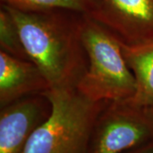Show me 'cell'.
I'll use <instances>...</instances> for the list:
<instances>
[{"label": "cell", "instance_id": "cell-1", "mask_svg": "<svg viewBox=\"0 0 153 153\" xmlns=\"http://www.w3.org/2000/svg\"><path fill=\"white\" fill-rule=\"evenodd\" d=\"M4 6L16 24L29 59L42 71L49 88L76 87L88 67L81 38L84 15L62 10L22 11Z\"/></svg>", "mask_w": 153, "mask_h": 153}, {"label": "cell", "instance_id": "cell-2", "mask_svg": "<svg viewBox=\"0 0 153 153\" xmlns=\"http://www.w3.org/2000/svg\"><path fill=\"white\" fill-rule=\"evenodd\" d=\"M49 118L37 128L23 153H88L95 120L109 101H94L76 87L49 88Z\"/></svg>", "mask_w": 153, "mask_h": 153}, {"label": "cell", "instance_id": "cell-3", "mask_svg": "<svg viewBox=\"0 0 153 153\" xmlns=\"http://www.w3.org/2000/svg\"><path fill=\"white\" fill-rule=\"evenodd\" d=\"M81 38L88 67L76 84L77 90L97 102L129 100L136 92V81L126 62L119 39L86 15L82 18Z\"/></svg>", "mask_w": 153, "mask_h": 153}, {"label": "cell", "instance_id": "cell-4", "mask_svg": "<svg viewBox=\"0 0 153 153\" xmlns=\"http://www.w3.org/2000/svg\"><path fill=\"white\" fill-rule=\"evenodd\" d=\"M151 143L153 122L148 107L110 101L95 120L88 153H124Z\"/></svg>", "mask_w": 153, "mask_h": 153}, {"label": "cell", "instance_id": "cell-5", "mask_svg": "<svg viewBox=\"0 0 153 153\" xmlns=\"http://www.w3.org/2000/svg\"><path fill=\"white\" fill-rule=\"evenodd\" d=\"M51 109L44 94L23 97L0 108V153H23L33 133L49 118Z\"/></svg>", "mask_w": 153, "mask_h": 153}, {"label": "cell", "instance_id": "cell-6", "mask_svg": "<svg viewBox=\"0 0 153 153\" xmlns=\"http://www.w3.org/2000/svg\"><path fill=\"white\" fill-rule=\"evenodd\" d=\"M93 18L125 44L153 40V0H101Z\"/></svg>", "mask_w": 153, "mask_h": 153}, {"label": "cell", "instance_id": "cell-7", "mask_svg": "<svg viewBox=\"0 0 153 153\" xmlns=\"http://www.w3.org/2000/svg\"><path fill=\"white\" fill-rule=\"evenodd\" d=\"M49 88L45 76L33 61L0 50V108Z\"/></svg>", "mask_w": 153, "mask_h": 153}, {"label": "cell", "instance_id": "cell-8", "mask_svg": "<svg viewBox=\"0 0 153 153\" xmlns=\"http://www.w3.org/2000/svg\"><path fill=\"white\" fill-rule=\"evenodd\" d=\"M120 42L126 62L136 81V92L129 100L140 107L153 106V40L142 44Z\"/></svg>", "mask_w": 153, "mask_h": 153}, {"label": "cell", "instance_id": "cell-9", "mask_svg": "<svg viewBox=\"0 0 153 153\" xmlns=\"http://www.w3.org/2000/svg\"><path fill=\"white\" fill-rule=\"evenodd\" d=\"M1 4L22 11H49L62 10L94 17L101 0H0Z\"/></svg>", "mask_w": 153, "mask_h": 153}, {"label": "cell", "instance_id": "cell-10", "mask_svg": "<svg viewBox=\"0 0 153 153\" xmlns=\"http://www.w3.org/2000/svg\"><path fill=\"white\" fill-rule=\"evenodd\" d=\"M0 50L22 60H30L13 17L5 6L0 7Z\"/></svg>", "mask_w": 153, "mask_h": 153}, {"label": "cell", "instance_id": "cell-11", "mask_svg": "<svg viewBox=\"0 0 153 153\" xmlns=\"http://www.w3.org/2000/svg\"><path fill=\"white\" fill-rule=\"evenodd\" d=\"M124 153H153V143H151L142 147L133 149Z\"/></svg>", "mask_w": 153, "mask_h": 153}, {"label": "cell", "instance_id": "cell-12", "mask_svg": "<svg viewBox=\"0 0 153 153\" xmlns=\"http://www.w3.org/2000/svg\"><path fill=\"white\" fill-rule=\"evenodd\" d=\"M149 109V112H150V115H151V117H152V120L153 122V106L152 107H148Z\"/></svg>", "mask_w": 153, "mask_h": 153}]
</instances>
